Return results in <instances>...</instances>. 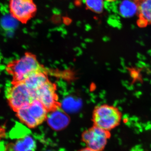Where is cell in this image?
<instances>
[{
    "mask_svg": "<svg viewBox=\"0 0 151 151\" xmlns=\"http://www.w3.org/2000/svg\"><path fill=\"white\" fill-rule=\"evenodd\" d=\"M6 134L5 127L4 126L0 127V141L4 137Z\"/></svg>",
    "mask_w": 151,
    "mask_h": 151,
    "instance_id": "cell-14",
    "label": "cell"
},
{
    "mask_svg": "<svg viewBox=\"0 0 151 151\" xmlns=\"http://www.w3.org/2000/svg\"><path fill=\"white\" fill-rule=\"evenodd\" d=\"M136 1H137L139 2V1H143V0H136Z\"/></svg>",
    "mask_w": 151,
    "mask_h": 151,
    "instance_id": "cell-17",
    "label": "cell"
},
{
    "mask_svg": "<svg viewBox=\"0 0 151 151\" xmlns=\"http://www.w3.org/2000/svg\"><path fill=\"white\" fill-rule=\"evenodd\" d=\"M9 9L11 16L22 24L35 16L37 10L33 0H9Z\"/></svg>",
    "mask_w": 151,
    "mask_h": 151,
    "instance_id": "cell-5",
    "label": "cell"
},
{
    "mask_svg": "<svg viewBox=\"0 0 151 151\" xmlns=\"http://www.w3.org/2000/svg\"><path fill=\"white\" fill-rule=\"evenodd\" d=\"M36 147L35 140L30 136H26L7 144L4 151H34Z\"/></svg>",
    "mask_w": 151,
    "mask_h": 151,
    "instance_id": "cell-9",
    "label": "cell"
},
{
    "mask_svg": "<svg viewBox=\"0 0 151 151\" xmlns=\"http://www.w3.org/2000/svg\"><path fill=\"white\" fill-rule=\"evenodd\" d=\"M48 80L45 70H40L31 74L23 82L35 95L36 91Z\"/></svg>",
    "mask_w": 151,
    "mask_h": 151,
    "instance_id": "cell-11",
    "label": "cell"
},
{
    "mask_svg": "<svg viewBox=\"0 0 151 151\" xmlns=\"http://www.w3.org/2000/svg\"><path fill=\"white\" fill-rule=\"evenodd\" d=\"M46 121L52 129L59 131L67 127L70 119L67 114L58 107L48 112Z\"/></svg>",
    "mask_w": 151,
    "mask_h": 151,
    "instance_id": "cell-8",
    "label": "cell"
},
{
    "mask_svg": "<svg viewBox=\"0 0 151 151\" xmlns=\"http://www.w3.org/2000/svg\"><path fill=\"white\" fill-rule=\"evenodd\" d=\"M120 14L124 17H131L138 12V2L132 0H124L120 4Z\"/></svg>",
    "mask_w": 151,
    "mask_h": 151,
    "instance_id": "cell-12",
    "label": "cell"
},
{
    "mask_svg": "<svg viewBox=\"0 0 151 151\" xmlns=\"http://www.w3.org/2000/svg\"><path fill=\"white\" fill-rule=\"evenodd\" d=\"M78 151H96L94 150H92V149L89 148V147H86L85 148H82L81 149V150H79Z\"/></svg>",
    "mask_w": 151,
    "mask_h": 151,
    "instance_id": "cell-15",
    "label": "cell"
},
{
    "mask_svg": "<svg viewBox=\"0 0 151 151\" xmlns=\"http://www.w3.org/2000/svg\"><path fill=\"white\" fill-rule=\"evenodd\" d=\"M122 112L119 108L112 105L103 104L94 108L92 114L93 125L111 132L121 124Z\"/></svg>",
    "mask_w": 151,
    "mask_h": 151,
    "instance_id": "cell-2",
    "label": "cell"
},
{
    "mask_svg": "<svg viewBox=\"0 0 151 151\" xmlns=\"http://www.w3.org/2000/svg\"><path fill=\"white\" fill-rule=\"evenodd\" d=\"M5 70L12 77L11 84L22 82L32 73L44 70L36 56L30 52H26L19 59L14 60L6 65Z\"/></svg>",
    "mask_w": 151,
    "mask_h": 151,
    "instance_id": "cell-1",
    "label": "cell"
},
{
    "mask_svg": "<svg viewBox=\"0 0 151 151\" xmlns=\"http://www.w3.org/2000/svg\"><path fill=\"white\" fill-rule=\"evenodd\" d=\"M105 1H107L108 2H113L115 1H116V0H105Z\"/></svg>",
    "mask_w": 151,
    "mask_h": 151,
    "instance_id": "cell-16",
    "label": "cell"
},
{
    "mask_svg": "<svg viewBox=\"0 0 151 151\" xmlns=\"http://www.w3.org/2000/svg\"><path fill=\"white\" fill-rule=\"evenodd\" d=\"M6 95L10 108L15 113L36 99L35 94L23 82L11 84L7 88Z\"/></svg>",
    "mask_w": 151,
    "mask_h": 151,
    "instance_id": "cell-4",
    "label": "cell"
},
{
    "mask_svg": "<svg viewBox=\"0 0 151 151\" xmlns=\"http://www.w3.org/2000/svg\"><path fill=\"white\" fill-rule=\"evenodd\" d=\"M111 136V132L93 125L83 132L81 139L86 147L96 151H103Z\"/></svg>",
    "mask_w": 151,
    "mask_h": 151,
    "instance_id": "cell-6",
    "label": "cell"
},
{
    "mask_svg": "<svg viewBox=\"0 0 151 151\" xmlns=\"http://www.w3.org/2000/svg\"><path fill=\"white\" fill-rule=\"evenodd\" d=\"M56 86L48 80L35 92V98L43 104L48 112L60 107Z\"/></svg>",
    "mask_w": 151,
    "mask_h": 151,
    "instance_id": "cell-7",
    "label": "cell"
},
{
    "mask_svg": "<svg viewBox=\"0 0 151 151\" xmlns=\"http://www.w3.org/2000/svg\"><path fill=\"white\" fill-rule=\"evenodd\" d=\"M139 27H145L151 24V0H143L137 2Z\"/></svg>",
    "mask_w": 151,
    "mask_h": 151,
    "instance_id": "cell-10",
    "label": "cell"
},
{
    "mask_svg": "<svg viewBox=\"0 0 151 151\" xmlns=\"http://www.w3.org/2000/svg\"><path fill=\"white\" fill-rule=\"evenodd\" d=\"M48 111L37 99L16 112L17 118L28 128L34 129L46 121Z\"/></svg>",
    "mask_w": 151,
    "mask_h": 151,
    "instance_id": "cell-3",
    "label": "cell"
},
{
    "mask_svg": "<svg viewBox=\"0 0 151 151\" xmlns=\"http://www.w3.org/2000/svg\"><path fill=\"white\" fill-rule=\"evenodd\" d=\"M85 4L88 9L96 14H101L104 9L103 0H85Z\"/></svg>",
    "mask_w": 151,
    "mask_h": 151,
    "instance_id": "cell-13",
    "label": "cell"
}]
</instances>
